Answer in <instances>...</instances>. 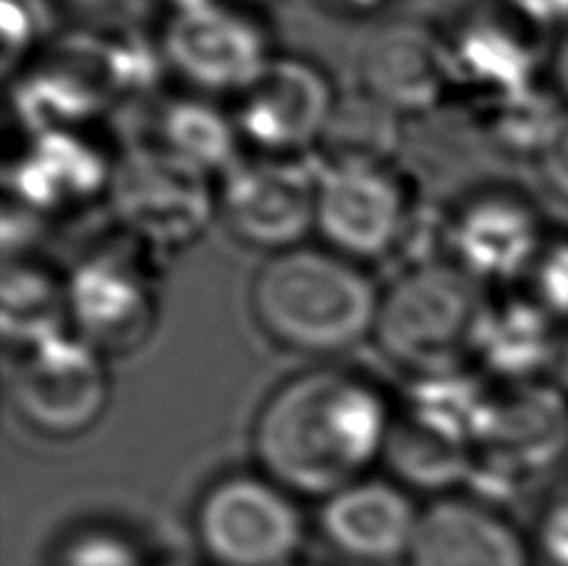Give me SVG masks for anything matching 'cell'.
I'll use <instances>...</instances> for the list:
<instances>
[{
    "label": "cell",
    "mask_w": 568,
    "mask_h": 566,
    "mask_svg": "<svg viewBox=\"0 0 568 566\" xmlns=\"http://www.w3.org/2000/svg\"><path fill=\"white\" fill-rule=\"evenodd\" d=\"M394 407L349 370L314 367L282 382L252 422L257 469L297 499H327L382 462Z\"/></svg>",
    "instance_id": "1"
},
{
    "label": "cell",
    "mask_w": 568,
    "mask_h": 566,
    "mask_svg": "<svg viewBox=\"0 0 568 566\" xmlns=\"http://www.w3.org/2000/svg\"><path fill=\"white\" fill-rule=\"evenodd\" d=\"M379 302L382 290L364 265L324 245L272 255L250 282L257 330L300 357H337L374 337Z\"/></svg>",
    "instance_id": "2"
},
{
    "label": "cell",
    "mask_w": 568,
    "mask_h": 566,
    "mask_svg": "<svg viewBox=\"0 0 568 566\" xmlns=\"http://www.w3.org/2000/svg\"><path fill=\"white\" fill-rule=\"evenodd\" d=\"M491 300L484 285L449 260L412 265L382 290L379 352L412 380L469 372Z\"/></svg>",
    "instance_id": "3"
},
{
    "label": "cell",
    "mask_w": 568,
    "mask_h": 566,
    "mask_svg": "<svg viewBox=\"0 0 568 566\" xmlns=\"http://www.w3.org/2000/svg\"><path fill=\"white\" fill-rule=\"evenodd\" d=\"M192 524L212 566H294L304 544L297 497L260 469L212 482Z\"/></svg>",
    "instance_id": "4"
},
{
    "label": "cell",
    "mask_w": 568,
    "mask_h": 566,
    "mask_svg": "<svg viewBox=\"0 0 568 566\" xmlns=\"http://www.w3.org/2000/svg\"><path fill=\"white\" fill-rule=\"evenodd\" d=\"M8 394L18 420L48 439L83 437L110 404L103 352L73 330L13 350Z\"/></svg>",
    "instance_id": "5"
},
{
    "label": "cell",
    "mask_w": 568,
    "mask_h": 566,
    "mask_svg": "<svg viewBox=\"0 0 568 566\" xmlns=\"http://www.w3.org/2000/svg\"><path fill=\"white\" fill-rule=\"evenodd\" d=\"M108 198L130 240L152 250L192 245L217 220L210 175L148 140L115 160Z\"/></svg>",
    "instance_id": "6"
},
{
    "label": "cell",
    "mask_w": 568,
    "mask_h": 566,
    "mask_svg": "<svg viewBox=\"0 0 568 566\" xmlns=\"http://www.w3.org/2000/svg\"><path fill=\"white\" fill-rule=\"evenodd\" d=\"M160 55L200 95L237 98L275 58L267 30L240 0L168 10Z\"/></svg>",
    "instance_id": "7"
},
{
    "label": "cell",
    "mask_w": 568,
    "mask_h": 566,
    "mask_svg": "<svg viewBox=\"0 0 568 566\" xmlns=\"http://www.w3.org/2000/svg\"><path fill=\"white\" fill-rule=\"evenodd\" d=\"M68 315L80 340L110 355H130L158 327V282L148 247H105L78 262L68 275Z\"/></svg>",
    "instance_id": "8"
},
{
    "label": "cell",
    "mask_w": 568,
    "mask_h": 566,
    "mask_svg": "<svg viewBox=\"0 0 568 566\" xmlns=\"http://www.w3.org/2000/svg\"><path fill=\"white\" fill-rule=\"evenodd\" d=\"M317 180L300 158H240L220 178L217 220L267 257L302 247L317 228Z\"/></svg>",
    "instance_id": "9"
},
{
    "label": "cell",
    "mask_w": 568,
    "mask_h": 566,
    "mask_svg": "<svg viewBox=\"0 0 568 566\" xmlns=\"http://www.w3.org/2000/svg\"><path fill=\"white\" fill-rule=\"evenodd\" d=\"M417 222V200L394 165L322 168L317 230L324 247L354 262L404 250Z\"/></svg>",
    "instance_id": "10"
},
{
    "label": "cell",
    "mask_w": 568,
    "mask_h": 566,
    "mask_svg": "<svg viewBox=\"0 0 568 566\" xmlns=\"http://www.w3.org/2000/svg\"><path fill=\"white\" fill-rule=\"evenodd\" d=\"M568 442V414L561 397L544 387H509L486 397L474 424L471 482L484 484L474 497L494 494L549 469ZM471 494V492H469Z\"/></svg>",
    "instance_id": "11"
},
{
    "label": "cell",
    "mask_w": 568,
    "mask_h": 566,
    "mask_svg": "<svg viewBox=\"0 0 568 566\" xmlns=\"http://www.w3.org/2000/svg\"><path fill=\"white\" fill-rule=\"evenodd\" d=\"M342 93L332 78L307 58L275 55L247 90L235 98L242 145L255 155L300 158L317 150Z\"/></svg>",
    "instance_id": "12"
},
{
    "label": "cell",
    "mask_w": 568,
    "mask_h": 566,
    "mask_svg": "<svg viewBox=\"0 0 568 566\" xmlns=\"http://www.w3.org/2000/svg\"><path fill=\"white\" fill-rule=\"evenodd\" d=\"M359 88L402 118L439 108L456 90L449 33L422 20H392L364 40Z\"/></svg>",
    "instance_id": "13"
},
{
    "label": "cell",
    "mask_w": 568,
    "mask_h": 566,
    "mask_svg": "<svg viewBox=\"0 0 568 566\" xmlns=\"http://www.w3.org/2000/svg\"><path fill=\"white\" fill-rule=\"evenodd\" d=\"M546 28L514 0H481L449 33L456 88H469L486 103L529 90Z\"/></svg>",
    "instance_id": "14"
},
{
    "label": "cell",
    "mask_w": 568,
    "mask_h": 566,
    "mask_svg": "<svg viewBox=\"0 0 568 566\" xmlns=\"http://www.w3.org/2000/svg\"><path fill=\"white\" fill-rule=\"evenodd\" d=\"M422 509L414 494L392 477H362L322 502L324 542L354 564H404L417 537Z\"/></svg>",
    "instance_id": "15"
},
{
    "label": "cell",
    "mask_w": 568,
    "mask_h": 566,
    "mask_svg": "<svg viewBox=\"0 0 568 566\" xmlns=\"http://www.w3.org/2000/svg\"><path fill=\"white\" fill-rule=\"evenodd\" d=\"M407 566H536V554L499 504L454 492L422 509Z\"/></svg>",
    "instance_id": "16"
},
{
    "label": "cell",
    "mask_w": 568,
    "mask_h": 566,
    "mask_svg": "<svg viewBox=\"0 0 568 566\" xmlns=\"http://www.w3.org/2000/svg\"><path fill=\"white\" fill-rule=\"evenodd\" d=\"M539 255V218L516 192H476L446 220V260L481 285L524 275Z\"/></svg>",
    "instance_id": "17"
},
{
    "label": "cell",
    "mask_w": 568,
    "mask_h": 566,
    "mask_svg": "<svg viewBox=\"0 0 568 566\" xmlns=\"http://www.w3.org/2000/svg\"><path fill=\"white\" fill-rule=\"evenodd\" d=\"M80 128H53L36 133L33 143L18 155V205L28 212H58L108 195L113 165L78 133Z\"/></svg>",
    "instance_id": "18"
},
{
    "label": "cell",
    "mask_w": 568,
    "mask_h": 566,
    "mask_svg": "<svg viewBox=\"0 0 568 566\" xmlns=\"http://www.w3.org/2000/svg\"><path fill=\"white\" fill-rule=\"evenodd\" d=\"M148 143L200 173L222 178L240 163L242 138L232 113L217 108L207 95H182L160 108L155 135Z\"/></svg>",
    "instance_id": "19"
},
{
    "label": "cell",
    "mask_w": 568,
    "mask_h": 566,
    "mask_svg": "<svg viewBox=\"0 0 568 566\" xmlns=\"http://www.w3.org/2000/svg\"><path fill=\"white\" fill-rule=\"evenodd\" d=\"M402 120L362 88L339 95L317 145L322 168L394 165L402 148Z\"/></svg>",
    "instance_id": "20"
},
{
    "label": "cell",
    "mask_w": 568,
    "mask_h": 566,
    "mask_svg": "<svg viewBox=\"0 0 568 566\" xmlns=\"http://www.w3.org/2000/svg\"><path fill=\"white\" fill-rule=\"evenodd\" d=\"M3 330L13 350L68 332V277L30 260L18 257L16 265L8 262L3 277Z\"/></svg>",
    "instance_id": "21"
},
{
    "label": "cell",
    "mask_w": 568,
    "mask_h": 566,
    "mask_svg": "<svg viewBox=\"0 0 568 566\" xmlns=\"http://www.w3.org/2000/svg\"><path fill=\"white\" fill-rule=\"evenodd\" d=\"M541 307L534 305H494L484 322L479 360L496 375L519 377L531 367L541 365L549 345H546Z\"/></svg>",
    "instance_id": "22"
},
{
    "label": "cell",
    "mask_w": 568,
    "mask_h": 566,
    "mask_svg": "<svg viewBox=\"0 0 568 566\" xmlns=\"http://www.w3.org/2000/svg\"><path fill=\"white\" fill-rule=\"evenodd\" d=\"M55 566H150L123 534L93 529L70 539Z\"/></svg>",
    "instance_id": "23"
},
{
    "label": "cell",
    "mask_w": 568,
    "mask_h": 566,
    "mask_svg": "<svg viewBox=\"0 0 568 566\" xmlns=\"http://www.w3.org/2000/svg\"><path fill=\"white\" fill-rule=\"evenodd\" d=\"M36 0H3V36H6V68L13 65L16 53H26L38 36Z\"/></svg>",
    "instance_id": "24"
},
{
    "label": "cell",
    "mask_w": 568,
    "mask_h": 566,
    "mask_svg": "<svg viewBox=\"0 0 568 566\" xmlns=\"http://www.w3.org/2000/svg\"><path fill=\"white\" fill-rule=\"evenodd\" d=\"M539 165L546 183L551 185L556 195L568 198V113L556 115L541 145Z\"/></svg>",
    "instance_id": "25"
},
{
    "label": "cell",
    "mask_w": 568,
    "mask_h": 566,
    "mask_svg": "<svg viewBox=\"0 0 568 566\" xmlns=\"http://www.w3.org/2000/svg\"><path fill=\"white\" fill-rule=\"evenodd\" d=\"M529 272H534L541 302L556 310H568V250L556 252L544 262L536 257Z\"/></svg>",
    "instance_id": "26"
},
{
    "label": "cell",
    "mask_w": 568,
    "mask_h": 566,
    "mask_svg": "<svg viewBox=\"0 0 568 566\" xmlns=\"http://www.w3.org/2000/svg\"><path fill=\"white\" fill-rule=\"evenodd\" d=\"M514 3L539 20L544 28H549L554 20L568 18V0H514Z\"/></svg>",
    "instance_id": "27"
},
{
    "label": "cell",
    "mask_w": 568,
    "mask_h": 566,
    "mask_svg": "<svg viewBox=\"0 0 568 566\" xmlns=\"http://www.w3.org/2000/svg\"><path fill=\"white\" fill-rule=\"evenodd\" d=\"M324 6L332 8L334 13L339 16H352V18H364L379 13L382 8L392 6L394 0H322Z\"/></svg>",
    "instance_id": "28"
},
{
    "label": "cell",
    "mask_w": 568,
    "mask_h": 566,
    "mask_svg": "<svg viewBox=\"0 0 568 566\" xmlns=\"http://www.w3.org/2000/svg\"><path fill=\"white\" fill-rule=\"evenodd\" d=\"M65 6L75 10H88V13H95V10H105L110 6L120 3V0H63Z\"/></svg>",
    "instance_id": "29"
},
{
    "label": "cell",
    "mask_w": 568,
    "mask_h": 566,
    "mask_svg": "<svg viewBox=\"0 0 568 566\" xmlns=\"http://www.w3.org/2000/svg\"><path fill=\"white\" fill-rule=\"evenodd\" d=\"M556 78H559L561 88L568 93V38H566V43L561 46L559 60H556Z\"/></svg>",
    "instance_id": "30"
},
{
    "label": "cell",
    "mask_w": 568,
    "mask_h": 566,
    "mask_svg": "<svg viewBox=\"0 0 568 566\" xmlns=\"http://www.w3.org/2000/svg\"><path fill=\"white\" fill-rule=\"evenodd\" d=\"M162 3H165V6H168V10H175V8H185V6L205 3V0H162Z\"/></svg>",
    "instance_id": "31"
},
{
    "label": "cell",
    "mask_w": 568,
    "mask_h": 566,
    "mask_svg": "<svg viewBox=\"0 0 568 566\" xmlns=\"http://www.w3.org/2000/svg\"><path fill=\"white\" fill-rule=\"evenodd\" d=\"M240 3H245V6H260V3H267V0H240Z\"/></svg>",
    "instance_id": "32"
},
{
    "label": "cell",
    "mask_w": 568,
    "mask_h": 566,
    "mask_svg": "<svg viewBox=\"0 0 568 566\" xmlns=\"http://www.w3.org/2000/svg\"><path fill=\"white\" fill-rule=\"evenodd\" d=\"M294 566H320V564H304V562H297Z\"/></svg>",
    "instance_id": "33"
}]
</instances>
